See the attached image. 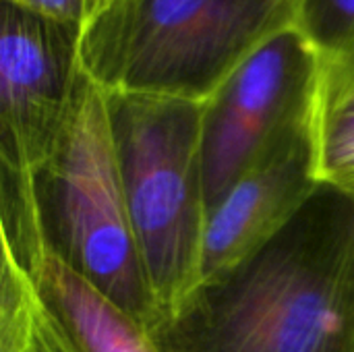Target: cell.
<instances>
[{
	"label": "cell",
	"mask_w": 354,
	"mask_h": 352,
	"mask_svg": "<svg viewBox=\"0 0 354 352\" xmlns=\"http://www.w3.org/2000/svg\"><path fill=\"white\" fill-rule=\"evenodd\" d=\"M104 93L131 222L162 317L201 284L209 220L203 102L139 91Z\"/></svg>",
	"instance_id": "obj_3"
},
{
	"label": "cell",
	"mask_w": 354,
	"mask_h": 352,
	"mask_svg": "<svg viewBox=\"0 0 354 352\" xmlns=\"http://www.w3.org/2000/svg\"><path fill=\"white\" fill-rule=\"evenodd\" d=\"M29 276L64 352H160L145 324L114 305L52 251Z\"/></svg>",
	"instance_id": "obj_8"
},
{
	"label": "cell",
	"mask_w": 354,
	"mask_h": 352,
	"mask_svg": "<svg viewBox=\"0 0 354 352\" xmlns=\"http://www.w3.org/2000/svg\"><path fill=\"white\" fill-rule=\"evenodd\" d=\"M83 27L0 0V201H37L52 156L89 75Z\"/></svg>",
	"instance_id": "obj_5"
},
{
	"label": "cell",
	"mask_w": 354,
	"mask_h": 352,
	"mask_svg": "<svg viewBox=\"0 0 354 352\" xmlns=\"http://www.w3.org/2000/svg\"><path fill=\"white\" fill-rule=\"evenodd\" d=\"M6 2H12L37 15L62 21V23H71V25H79L85 29L114 0H6Z\"/></svg>",
	"instance_id": "obj_12"
},
{
	"label": "cell",
	"mask_w": 354,
	"mask_h": 352,
	"mask_svg": "<svg viewBox=\"0 0 354 352\" xmlns=\"http://www.w3.org/2000/svg\"><path fill=\"white\" fill-rule=\"evenodd\" d=\"M297 10L299 0H114L83 29L81 60L104 91L205 102Z\"/></svg>",
	"instance_id": "obj_2"
},
{
	"label": "cell",
	"mask_w": 354,
	"mask_h": 352,
	"mask_svg": "<svg viewBox=\"0 0 354 352\" xmlns=\"http://www.w3.org/2000/svg\"><path fill=\"white\" fill-rule=\"evenodd\" d=\"M295 27L326 64L354 62V0H299Z\"/></svg>",
	"instance_id": "obj_11"
},
{
	"label": "cell",
	"mask_w": 354,
	"mask_h": 352,
	"mask_svg": "<svg viewBox=\"0 0 354 352\" xmlns=\"http://www.w3.org/2000/svg\"><path fill=\"white\" fill-rule=\"evenodd\" d=\"M322 79V56L297 27H288L203 102L201 154L209 210L270 145L315 118Z\"/></svg>",
	"instance_id": "obj_6"
},
{
	"label": "cell",
	"mask_w": 354,
	"mask_h": 352,
	"mask_svg": "<svg viewBox=\"0 0 354 352\" xmlns=\"http://www.w3.org/2000/svg\"><path fill=\"white\" fill-rule=\"evenodd\" d=\"M354 195L322 185L263 249L149 334L160 352H354Z\"/></svg>",
	"instance_id": "obj_1"
},
{
	"label": "cell",
	"mask_w": 354,
	"mask_h": 352,
	"mask_svg": "<svg viewBox=\"0 0 354 352\" xmlns=\"http://www.w3.org/2000/svg\"><path fill=\"white\" fill-rule=\"evenodd\" d=\"M353 286H354V263H353Z\"/></svg>",
	"instance_id": "obj_13"
},
{
	"label": "cell",
	"mask_w": 354,
	"mask_h": 352,
	"mask_svg": "<svg viewBox=\"0 0 354 352\" xmlns=\"http://www.w3.org/2000/svg\"><path fill=\"white\" fill-rule=\"evenodd\" d=\"M0 352H64L33 278L2 255Z\"/></svg>",
	"instance_id": "obj_10"
},
{
	"label": "cell",
	"mask_w": 354,
	"mask_h": 352,
	"mask_svg": "<svg viewBox=\"0 0 354 352\" xmlns=\"http://www.w3.org/2000/svg\"><path fill=\"white\" fill-rule=\"evenodd\" d=\"M315 118L270 145L209 210L201 282L214 280L274 241L319 191Z\"/></svg>",
	"instance_id": "obj_7"
},
{
	"label": "cell",
	"mask_w": 354,
	"mask_h": 352,
	"mask_svg": "<svg viewBox=\"0 0 354 352\" xmlns=\"http://www.w3.org/2000/svg\"><path fill=\"white\" fill-rule=\"evenodd\" d=\"M313 149L319 185L354 195V62H324Z\"/></svg>",
	"instance_id": "obj_9"
},
{
	"label": "cell",
	"mask_w": 354,
	"mask_h": 352,
	"mask_svg": "<svg viewBox=\"0 0 354 352\" xmlns=\"http://www.w3.org/2000/svg\"><path fill=\"white\" fill-rule=\"evenodd\" d=\"M48 249L129 315L153 326L160 307L131 222L104 89L89 79L37 174Z\"/></svg>",
	"instance_id": "obj_4"
}]
</instances>
